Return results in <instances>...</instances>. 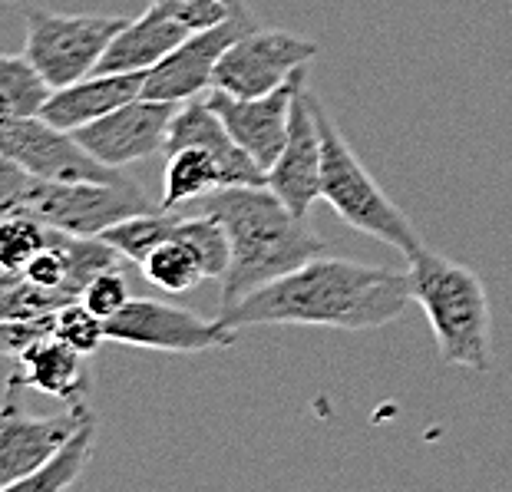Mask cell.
Listing matches in <instances>:
<instances>
[{"mask_svg":"<svg viewBox=\"0 0 512 492\" xmlns=\"http://www.w3.org/2000/svg\"><path fill=\"white\" fill-rule=\"evenodd\" d=\"M410 301L407 271L318 255L245 294L235 308L219 311V321L235 334L261 324H308L361 334L397 321Z\"/></svg>","mask_w":512,"mask_h":492,"instance_id":"6da1fadb","label":"cell"},{"mask_svg":"<svg viewBox=\"0 0 512 492\" xmlns=\"http://www.w3.org/2000/svg\"><path fill=\"white\" fill-rule=\"evenodd\" d=\"M182 212L219 218L228 232V242H232V265L222 278L219 311L235 308L245 294L258 291L261 284L288 275L304 261L328 251V242L314 235L308 222L294 215L268 189V182L225 185V189H215L185 205Z\"/></svg>","mask_w":512,"mask_h":492,"instance_id":"7a4b0ae2","label":"cell"},{"mask_svg":"<svg viewBox=\"0 0 512 492\" xmlns=\"http://www.w3.org/2000/svg\"><path fill=\"white\" fill-rule=\"evenodd\" d=\"M407 278L413 301L433 327L443 364L486 374L493 367V327L483 278L427 245L407 255Z\"/></svg>","mask_w":512,"mask_h":492,"instance_id":"3957f363","label":"cell"},{"mask_svg":"<svg viewBox=\"0 0 512 492\" xmlns=\"http://www.w3.org/2000/svg\"><path fill=\"white\" fill-rule=\"evenodd\" d=\"M0 209L4 215L24 212L40 218L43 225L60 228L67 235L100 238L119 225L123 218L156 212L159 202H152L143 185L126 182H57L37 179L7 159L0 162Z\"/></svg>","mask_w":512,"mask_h":492,"instance_id":"277c9868","label":"cell"},{"mask_svg":"<svg viewBox=\"0 0 512 492\" xmlns=\"http://www.w3.org/2000/svg\"><path fill=\"white\" fill-rule=\"evenodd\" d=\"M314 119H318L321 142H324V172H321V199L344 218L347 225L357 228L377 242L397 248L400 255H413L423 248L417 228L403 215L387 192L380 189L377 179L364 169V162L354 156L351 142L337 129V123L328 116L324 103L311 90Z\"/></svg>","mask_w":512,"mask_h":492,"instance_id":"5b68a950","label":"cell"},{"mask_svg":"<svg viewBox=\"0 0 512 492\" xmlns=\"http://www.w3.org/2000/svg\"><path fill=\"white\" fill-rule=\"evenodd\" d=\"M129 24L123 14H57L34 7L24 27V53L53 90L93 76L106 47Z\"/></svg>","mask_w":512,"mask_h":492,"instance_id":"8992f818","label":"cell"},{"mask_svg":"<svg viewBox=\"0 0 512 492\" xmlns=\"http://www.w3.org/2000/svg\"><path fill=\"white\" fill-rule=\"evenodd\" d=\"M106 341L166 354H209L232 347L235 331H228L219 317L205 321L195 311L176 308V304L129 298L126 308L106 321Z\"/></svg>","mask_w":512,"mask_h":492,"instance_id":"52a82bcc","label":"cell"},{"mask_svg":"<svg viewBox=\"0 0 512 492\" xmlns=\"http://www.w3.org/2000/svg\"><path fill=\"white\" fill-rule=\"evenodd\" d=\"M0 156L20 162L30 176L57 182H126L123 169L103 166L70 129L50 126L43 116H7Z\"/></svg>","mask_w":512,"mask_h":492,"instance_id":"ba28073f","label":"cell"},{"mask_svg":"<svg viewBox=\"0 0 512 492\" xmlns=\"http://www.w3.org/2000/svg\"><path fill=\"white\" fill-rule=\"evenodd\" d=\"M318 57V43L288 30L255 27L238 37L215 70L212 90L235 96H265L285 86L298 70Z\"/></svg>","mask_w":512,"mask_h":492,"instance_id":"9c48e42d","label":"cell"},{"mask_svg":"<svg viewBox=\"0 0 512 492\" xmlns=\"http://www.w3.org/2000/svg\"><path fill=\"white\" fill-rule=\"evenodd\" d=\"M255 27L258 24L252 17V10L242 4L232 17L225 20V24L192 34L185 43H179L166 60L156 63V67L146 73L143 96H149V100L185 103V100H192V96L209 93L212 80H215V70H219V63L228 53V47Z\"/></svg>","mask_w":512,"mask_h":492,"instance_id":"30bf717a","label":"cell"},{"mask_svg":"<svg viewBox=\"0 0 512 492\" xmlns=\"http://www.w3.org/2000/svg\"><path fill=\"white\" fill-rule=\"evenodd\" d=\"M20 387H24V377L10 374L4 417H0V492H7L30 473H37L90 413L83 403H76V407L53 413V417H30L17 403Z\"/></svg>","mask_w":512,"mask_h":492,"instance_id":"8fae6325","label":"cell"},{"mask_svg":"<svg viewBox=\"0 0 512 492\" xmlns=\"http://www.w3.org/2000/svg\"><path fill=\"white\" fill-rule=\"evenodd\" d=\"M179 106L182 103L139 96V100L113 109V113H106L103 119H96L90 126L73 129V136L80 139L103 166L126 169L139 159L166 152L169 126H172V119H176Z\"/></svg>","mask_w":512,"mask_h":492,"instance_id":"7c38bea8","label":"cell"},{"mask_svg":"<svg viewBox=\"0 0 512 492\" xmlns=\"http://www.w3.org/2000/svg\"><path fill=\"white\" fill-rule=\"evenodd\" d=\"M304 80H308V70H298L285 86H278L275 93L235 96L225 90H209L205 100H209V106L222 116V123L228 126V133L235 136L238 146L268 172L288 142L291 103H294V96H298Z\"/></svg>","mask_w":512,"mask_h":492,"instance_id":"4fadbf2b","label":"cell"},{"mask_svg":"<svg viewBox=\"0 0 512 492\" xmlns=\"http://www.w3.org/2000/svg\"><path fill=\"white\" fill-rule=\"evenodd\" d=\"M321 172H324V142L318 119L311 106V86L301 83L291 103L288 142L268 169V189L278 195L298 218H308L311 205L321 199Z\"/></svg>","mask_w":512,"mask_h":492,"instance_id":"5bb4252c","label":"cell"},{"mask_svg":"<svg viewBox=\"0 0 512 492\" xmlns=\"http://www.w3.org/2000/svg\"><path fill=\"white\" fill-rule=\"evenodd\" d=\"M182 146L209 149L212 156L225 166L228 185H261V182H268V172L261 169L242 146H238L235 136L228 133V126L222 123V116L209 106V100H205V93L185 100L179 106L176 119H172L166 152H176Z\"/></svg>","mask_w":512,"mask_h":492,"instance_id":"9a60e30c","label":"cell"},{"mask_svg":"<svg viewBox=\"0 0 512 492\" xmlns=\"http://www.w3.org/2000/svg\"><path fill=\"white\" fill-rule=\"evenodd\" d=\"M146 73H93L86 80L53 90V96L43 106V119L60 129H80L103 119L113 109L133 103L143 96Z\"/></svg>","mask_w":512,"mask_h":492,"instance_id":"2e32d148","label":"cell"},{"mask_svg":"<svg viewBox=\"0 0 512 492\" xmlns=\"http://www.w3.org/2000/svg\"><path fill=\"white\" fill-rule=\"evenodd\" d=\"M192 37V30L172 20L166 10L149 4L146 14L119 30L113 43L106 47L96 73H149L156 63H162L172 50Z\"/></svg>","mask_w":512,"mask_h":492,"instance_id":"e0dca14e","label":"cell"},{"mask_svg":"<svg viewBox=\"0 0 512 492\" xmlns=\"http://www.w3.org/2000/svg\"><path fill=\"white\" fill-rule=\"evenodd\" d=\"M20 360V377L30 390H40L47 397L76 407V403L86 400L93 384L90 364H86V354L76 351L73 344H67L63 337L50 334L40 337L30 347L17 354Z\"/></svg>","mask_w":512,"mask_h":492,"instance_id":"ac0fdd59","label":"cell"},{"mask_svg":"<svg viewBox=\"0 0 512 492\" xmlns=\"http://www.w3.org/2000/svg\"><path fill=\"white\" fill-rule=\"evenodd\" d=\"M146 281H152L156 288L169 291V294H182L199 288L202 281H212L209 275V261H205L202 248L192 242V215L182 212L176 232H172L166 242H159L149 251L143 265Z\"/></svg>","mask_w":512,"mask_h":492,"instance_id":"d6986e66","label":"cell"},{"mask_svg":"<svg viewBox=\"0 0 512 492\" xmlns=\"http://www.w3.org/2000/svg\"><path fill=\"white\" fill-rule=\"evenodd\" d=\"M228 176L225 166L202 146H182L176 152H169L166 162V176H162V212H182L185 205H192L195 199L209 195L215 189H225Z\"/></svg>","mask_w":512,"mask_h":492,"instance_id":"ffe728a7","label":"cell"},{"mask_svg":"<svg viewBox=\"0 0 512 492\" xmlns=\"http://www.w3.org/2000/svg\"><path fill=\"white\" fill-rule=\"evenodd\" d=\"M93 440H96V420H93V413H86L70 440L63 443L37 473L20 479V483H14L7 492H60V489L76 486L93 456Z\"/></svg>","mask_w":512,"mask_h":492,"instance_id":"44dd1931","label":"cell"},{"mask_svg":"<svg viewBox=\"0 0 512 492\" xmlns=\"http://www.w3.org/2000/svg\"><path fill=\"white\" fill-rule=\"evenodd\" d=\"M50 96L53 86L27 53L0 57V116H40Z\"/></svg>","mask_w":512,"mask_h":492,"instance_id":"7402d4cb","label":"cell"},{"mask_svg":"<svg viewBox=\"0 0 512 492\" xmlns=\"http://www.w3.org/2000/svg\"><path fill=\"white\" fill-rule=\"evenodd\" d=\"M50 242V225H43L40 218L14 212L4 215V225H0V265H4V275H20L30 258L43 251Z\"/></svg>","mask_w":512,"mask_h":492,"instance_id":"603a6c76","label":"cell"},{"mask_svg":"<svg viewBox=\"0 0 512 492\" xmlns=\"http://www.w3.org/2000/svg\"><path fill=\"white\" fill-rule=\"evenodd\" d=\"M57 337H63L80 354L90 357L106 341V321L86 308L83 301H70L57 311Z\"/></svg>","mask_w":512,"mask_h":492,"instance_id":"cb8c5ba5","label":"cell"},{"mask_svg":"<svg viewBox=\"0 0 512 492\" xmlns=\"http://www.w3.org/2000/svg\"><path fill=\"white\" fill-rule=\"evenodd\" d=\"M129 284H126V275H123V268H110V271H103V275H96L90 284L83 288L80 294V301L90 308L93 314H100L103 321H110L113 314H119L129 304Z\"/></svg>","mask_w":512,"mask_h":492,"instance_id":"d4e9b609","label":"cell"}]
</instances>
